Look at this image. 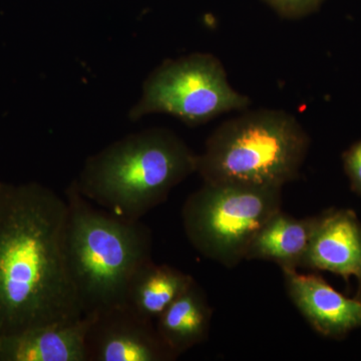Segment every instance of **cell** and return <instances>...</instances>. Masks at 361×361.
<instances>
[{"label":"cell","mask_w":361,"mask_h":361,"mask_svg":"<svg viewBox=\"0 0 361 361\" xmlns=\"http://www.w3.org/2000/svg\"><path fill=\"white\" fill-rule=\"evenodd\" d=\"M68 204L39 183L0 186V336L84 317L65 254Z\"/></svg>","instance_id":"1"},{"label":"cell","mask_w":361,"mask_h":361,"mask_svg":"<svg viewBox=\"0 0 361 361\" xmlns=\"http://www.w3.org/2000/svg\"><path fill=\"white\" fill-rule=\"evenodd\" d=\"M198 155L173 130L151 128L126 135L89 157L75 180L94 205L141 220L197 173Z\"/></svg>","instance_id":"2"},{"label":"cell","mask_w":361,"mask_h":361,"mask_svg":"<svg viewBox=\"0 0 361 361\" xmlns=\"http://www.w3.org/2000/svg\"><path fill=\"white\" fill-rule=\"evenodd\" d=\"M66 200V267L84 316L125 305L133 275L152 259V230L94 206L75 180Z\"/></svg>","instance_id":"3"},{"label":"cell","mask_w":361,"mask_h":361,"mask_svg":"<svg viewBox=\"0 0 361 361\" xmlns=\"http://www.w3.org/2000/svg\"><path fill=\"white\" fill-rule=\"evenodd\" d=\"M310 137L295 116L280 110L248 111L219 126L198 155L204 183L281 187L298 179Z\"/></svg>","instance_id":"4"},{"label":"cell","mask_w":361,"mask_h":361,"mask_svg":"<svg viewBox=\"0 0 361 361\" xmlns=\"http://www.w3.org/2000/svg\"><path fill=\"white\" fill-rule=\"evenodd\" d=\"M280 209L281 187L204 183L183 205V227L202 256L232 269L245 260L256 233Z\"/></svg>","instance_id":"5"},{"label":"cell","mask_w":361,"mask_h":361,"mask_svg":"<svg viewBox=\"0 0 361 361\" xmlns=\"http://www.w3.org/2000/svg\"><path fill=\"white\" fill-rule=\"evenodd\" d=\"M250 104L248 97L230 85L219 59L197 52L167 59L152 71L129 118L137 122L153 114H167L197 127L228 111L245 110Z\"/></svg>","instance_id":"6"},{"label":"cell","mask_w":361,"mask_h":361,"mask_svg":"<svg viewBox=\"0 0 361 361\" xmlns=\"http://www.w3.org/2000/svg\"><path fill=\"white\" fill-rule=\"evenodd\" d=\"M87 361H173L177 356L161 338L156 323L126 305L85 315Z\"/></svg>","instance_id":"7"},{"label":"cell","mask_w":361,"mask_h":361,"mask_svg":"<svg viewBox=\"0 0 361 361\" xmlns=\"http://www.w3.org/2000/svg\"><path fill=\"white\" fill-rule=\"evenodd\" d=\"M285 288L299 312L317 334L344 338L361 327V302L342 295L322 276L282 270Z\"/></svg>","instance_id":"8"},{"label":"cell","mask_w":361,"mask_h":361,"mask_svg":"<svg viewBox=\"0 0 361 361\" xmlns=\"http://www.w3.org/2000/svg\"><path fill=\"white\" fill-rule=\"evenodd\" d=\"M301 268L355 276L361 283V222L355 211L329 209L317 216Z\"/></svg>","instance_id":"9"},{"label":"cell","mask_w":361,"mask_h":361,"mask_svg":"<svg viewBox=\"0 0 361 361\" xmlns=\"http://www.w3.org/2000/svg\"><path fill=\"white\" fill-rule=\"evenodd\" d=\"M87 318L0 336V361H87Z\"/></svg>","instance_id":"10"},{"label":"cell","mask_w":361,"mask_h":361,"mask_svg":"<svg viewBox=\"0 0 361 361\" xmlns=\"http://www.w3.org/2000/svg\"><path fill=\"white\" fill-rule=\"evenodd\" d=\"M316 221L317 216L298 219L280 209L256 233L245 260L269 261L281 270L301 268Z\"/></svg>","instance_id":"11"},{"label":"cell","mask_w":361,"mask_h":361,"mask_svg":"<svg viewBox=\"0 0 361 361\" xmlns=\"http://www.w3.org/2000/svg\"><path fill=\"white\" fill-rule=\"evenodd\" d=\"M213 308L196 281L157 319L161 338L177 357L208 338Z\"/></svg>","instance_id":"12"},{"label":"cell","mask_w":361,"mask_h":361,"mask_svg":"<svg viewBox=\"0 0 361 361\" xmlns=\"http://www.w3.org/2000/svg\"><path fill=\"white\" fill-rule=\"evenodd\" d=\"M194 282L191 275L170 265L156 264L151 259L133 275L125 305L140 317L156 322Z\"/></svg>","instance_id":"13"},{"label":"cell","mask_w":361,"mask_h":361,"mask_svg":"<svg viewBox=\"0 0 361 361\" xmlns=\"http://www.w3.org/2000/svg\"><path fill=\"white\" fill-rule=\"evenodd\" d=\"M280 16L288 20H299L319 8L323 0H263Z\"/></svg>","instance_id":"14"},{"label":"cell","mask_w":361,"mask_h":361,"mask_svg":"<svg viewBox=\"0 0 361 361\" xmlns=\"http://www.w3.org/2000/svg\"><path fill=\"white\" fill-rule=\"evenodd\" d=\"M344 172L350 182L351 191L361 197V140L342 154Z\"/></svg>","instance_id":"15"},{"label":"cell","mask_w":361,"mask_h":361,"mask_svg":"<svg viewBox=\"0 0 361 361\" xmlns=\"http://www.w3.org/2000/svg\"><path fill=\"white\" fill-rule=\"evenodd\" d=\"M1 185H2V183H1V182H0V186H1Z\"/></svg>","instance_id":"16"}]
</instances>
